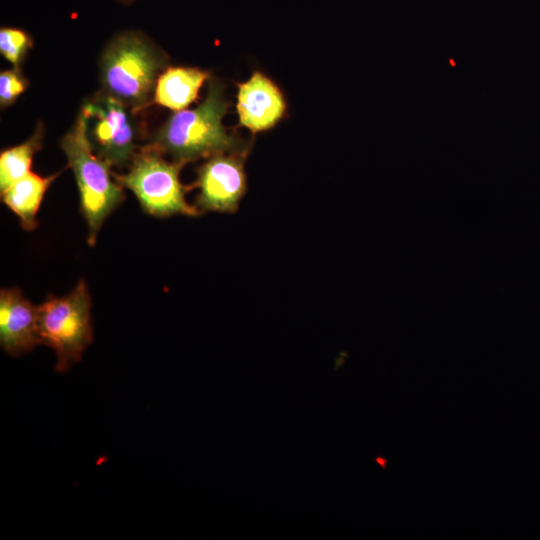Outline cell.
Segmentation results:
<instances>
[{
	"mask_svg": "<svg viewBox=\"0 0 540 540\" xmlns=\"http://www.w3.org/2000/svg\"><path fill=\"white\" fill-rule=\"evenodd\" d=\"M227 108L224 86L211 80L205 99L193 109L171 114L149 146L184 165L219 153H247L249 146L223 125Z\"/></svg>",
	"mask_w": 540,
	"mask_h": 540,
	"instance_id": "obj_1",
	"label": "cell"
},
{
	"mask_svg": "<svg viewBox=\"0 0 540 540\" xmlns=\"http://www.w3.org/2000/svg\"><path fill=\"white\" fill-rule=\"evenodd\" d=\"M165 65L163 53L148 38L123 32L109 42L101 56V82L106 94L139 110L151 100Z\"/></svg>",
	"mask_w": 540,
	"mask_h": 540,
	"instance_id": "obj_2",
	"label": "cell"
},
{
	"mask_svg": "<svg viewBox=\"0 0 540 540\" xmlns=\"http://www.w3.org/2000/svg\"><path fill=\"white\" fill-rule=\"evenodd\" d=\"M60 146L76 179L80 209L88 225V243L93 246L105 219L124 200L123 187L112 179L111 166L94 152L82 112Z\"/></svg>",
	"mask_w": 540,
	"mask_h": 540,
	"instance_id": "obj_3",
	"label": "cell"
},
{
	"mask_svg": "<svg viewBox=\"0 0 540 540\" xmlns=\"http://www.w3.org/2000/svg\"><path fill=\"white\" fill-rule=\"evenodd\" d=\"M90 309L91 299L83 279L66 296L49 295L37 307L40 343L55 351L57 372H65L80 361L93 341Z\"/></svg>",
	"mask_w": 540,
	"mask_h": 540,
	"instance_id": "obj_4",
	"label": "cell"
},
{
	"mask_svg": "<svg viewBox=\"0 0 540 540\" xmlns=\"http://www.w3.org/2000/svg\"><path fill=\"white\" fill-rule=\"evenodd\" d=\"M130 163L125 174H113V177L134 193L145 212L157 217L200 214L185 200L188 187L179 178L184 164L167 161L161 152L150 146L136 153Z\"/></svg>",
	"mask_w": 540,
	"mask_h": 540,
	"instance_id": "obj_5",
	"label": "cell"
},
{
	"mask_svg": "<svg viewBox=\"0 0 540 540\" xmlns=\"http://www.w3.org/2000/svg\"><path fill=\"white\" fill-rule=\"evenodd\" d=\"M94 152L110 166L122 167L136 152L137 128L132 109L104 93L82 107Z\"/></svg>",
	"mask_w": 540,
	"mask_h": 540,
	"instance_id": "obj_6",
	"label": "cell"
},
{
	"mask_svg": "<svg viewBox=\"0 0 540 540\" xmlns=\"http://www.w3.org/2000/svg\"><path fill=\"white\" fill-rule=\"evenodd\" d=\"M247 153H219L198 169L196 185L200 192L195 207L200 211L234 213L246 193L244 158Z\"/></svg>",
	"mask_w": 540,
	"mask_h": 540,
	"instance_id": "obj_7",
	"label": "cell"
},
{
	"mask_svg": "<svg viewBox=\"0 0 540 540\" xmlns=\"http://www.w3.org/2000/svg\"><path fill=\"white\" fill-rule=\"evenodd\" d=\"M236 109L240 125L257 133L276 126L287 105L280 88L262 72L255 71L247 81L238 84Z\"/></svg>",
	"mask_w": 540,
	"mask_h": 540,
	"instance_id": "obj_8",
	"label": "cell"
},
{
	"mask_svg": "<svg viewBox=\"0 0 540 540\" xmlns=\"http://www.w3.org/2000/svg\"><path fill=\"white\" fill-rule=\"evenodd\" d=\"M0 344L13 356L32 350L40 344L37 329V307L18 288L0 292Z\"/></svg>",
	"mask_w": 540,
	"mask_h": 540,
	"instance_id": "obj_9",
	"label": "cell"
},
{
	"mask_svg": "<svg viewBox=\"0 0 540 540\" xmlns=\"http://www.w3.org/2000/svg\"><path fill=\"white\" fill-rule=\"evenodd\" d=\"M206 71L195 67H169L159 75L153 102L174 111H180L193 103L205 80Z\"/></svg>",
	"mask_w": 540,
	"mask_h": 540,
	"instance_id": "obj_10",
	"label": "cell"
},
{
	"mask_svg": "<svg viewBox=\"0 0 540 540\" xmlns=\"http://www.w3.org/2000/svg\"><path fill=\"white\" fill-rule=\"evenodd\" d=\"M58 175L59 173H56L43 177L30 172L1 192L3 203L19 218L24 230L32 231L37 227V213L41 202Z\"/></svg>",
	"mask_w": 540,
	"mask_h": 540,
	"instance_id": "obj_11",
	"label": "cell"
},
{
	"mask_svg": "<svg viewBox=\"0 0 540 540\" xmlns=\"http://www.w3.org/2000/svg\"><path fill=\"white\" fill-rule=\"evenodd\" d=\"M43 131L38 127L25 142L5 149L0 154V191L31 172L34 154L41 148Z\"/></svg>",
	"mask_w": 540,
	"mask_h": 540,
	"instance_id": "obj_12",
	"label": "cell"
},
{
	"mask_svg": "<svg viewBox=\"0 0 540 540\" xmlns=\"http://www.w3.org/2000/svg\"><path fill=\"white\" fill-rule=\"evenodd\" d=\"M31 46L32 39L24 30L13 27L0 29V53L15 67H19Z\"/></svg>",
	"mask_w": 540,
	"mask_h": 540,
	"instance_id": "obj_13",
	"label": "cell"
},
{
	"mask_svg": "<svg viewBox=\"0 0 540 540\" xmlns=\"http://www.w3.org/2000/svg\"><path fill=\"white\" fill-rule=\"evenodd\" d=\"M28 87V81L19 67L0 73V104L7 107L13 104Z\"/></svg>",
	"mask_w": 540,
	"mask_h": 540,
	"instance_id": "obj_14",
	"label": "cell"
},
{
	"mask_svg": "<svg viewBox=\"0 0 540 540\" xmlns=\"http://www.w3.org/2000/svg\"><path fill=\"white\" fill-rule=\"evenodd\" d=\"M374 460L382 467V469L386 468L387 458L381 455H377L376 457H374Z\"/></svg>",
	"mask_w": 540,
	"mask_h": 540,
	"instance_id": "obj_15",
	"label": "cell"
},
{
	"mask_svg": "<svg viewBox=\"0 0 540 540\" xmlns=\"http://www.w3.org/2000/svg\"><path fill=\"white\" fill-rule=\"evenodd\" d=\"M120 1L123 2V3H125V4H127V3L133 2L134 0H120Z\"/></svg>",
	"mask_w": 540,
	"mask_h": 540,
	"instance_id": "obj_16",
	"label": "cell"
}]
</instances>
